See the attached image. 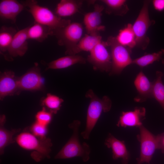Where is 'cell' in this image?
<instances>
[{"label": "cell", "instance_id": "6da1fadb", "mask_svg": "<svg viewBox=\"0 0 164 164\" xmlns=\"http://www.w3.org/2000/svg\"><path fill=\"white\" fill-rule=\"evenodd\" d=\"M15 142L22 148L32 151L31 157L39 162L46 158H50L53 144L51 139L36 137L25 129L14 138Z\"/></svg>", "mask_w": 164, "mask_h": 164}, {"label": "cell", "instance_id": "7a4b0ae2", "mask_svg": "<svg viewBox=\"0 0 164 164\" xmlns=\"http://www.w3.org/2000/svg\"><path fill=\"white\" fill-rule=\"evenodd\" d=\"M81 122L74 120L69 124V127L73 131L72 135L69 140L55 156L54 159H68L75 157H81L83 161L86 162L90 159L91 148L87 143H81L79 137V128Z\"/></svg>", "mask_w": 164, "mask_h": 164}, {"label": "cell", "instance_id": "7402d4cb", "mask_svg": "<svg viewBox=\"0 0 164 164\" xmlns=\"http://www.w3.org/2000/svg\"><path fill=\"white\" fill-rule=\"evenodd\" d=\"M101 2L106 6L105 11L108 15L123 16L125 15L129 9L125 0H102Z\"/></svg>", "mask_w": 164, "mask_h": 164}, {"label": "cell", "instance_id": "4dcf8cb0", "mask_svg": "<svg viewBox=\"0 0 164 164\" xmlns=\"http://www.w3.org/2000/svg\"><path fill=\"white\" fill-rule=\"evenodd\" d=\"M152 2L153 7L155 10L159 12L164 10V0H154Z\"/></svg>", "mask_w": 164, "mask_h": 164}, {"label": "cell", "instance_id": "f546056e", "mask_svg": "<svg viewBox=\"0 0 164 164\" xmlns=\"http://www.w3.org/2000/svg\"><path fill=\"white\" fill-rule=\"evenodd\" d=\"M53 114L43 108L42 109L38 112L35 118L36 121L47 126L51 122Z\"/></svg>", "mask_w": 164, "mask_h": 164}, {"label": "cell", "instance_id": "30bf717a", "mask_svg": "<svg viewBox=\"0 0 164 164\" xmlns=\"http://www.w3.org/2000/svg\"><path fill=\"white\" fill-rule=\"evenodd\" d=\"M104 9L102 5L95 4L93 11L86 13L83 22L87 34L100 35V32L105 30V26L101 25L102 12Z\"/></svg>", "mask_w": 164, "mask_h": 164}, {"label": "cell", "instance_id": "484cf974", "mask_svg": "<svg viewBox=\"0 0 164 164\" xmlns=\"http://www.w3.org/2000/svg\"><path fill=\"white\" fill-rule=\"evenodd\" d=\"M163 75L161 71L156 72V78L153 82L152 96L164 111V85L162 81Z\"/></svg>", "mask_w": 164, "mask_h": 164}, {"label": "cell", "instance_id": "f1b7e54d", "mask_svg": "<svg viewBox=\"0 0 164 164\" xmlns=\"http://www.w3.org/2000/svg\"><path fill=\"white\" fill-rule=\"evenodd\" d=\"M27 130L37 137L43 138L46 137L48 131L47 126L35 121Z\"/></svg>", "mask_w": 164, "mask_h": 164}, {"label": "cell", "instance_id": "8992f818", "mask_svg": "<svg viewBox=\"0 0 164 164\" xmlns=\"http://www.w3.org/2000/svg\"><path fill=\"white\" fill-rule=\"evenodd\" d=\"M105 42L111 51V67L109 74H119L125 68L132 64L133 60L130 56L131 50L120 44L116 37L110 36Z\"/></svg>", "mask_w": 164, "mask_h": 164}, {"label": "cell", "instance_id": "cb8c5ba5", "mask_svg": "<svg viewBox=\"0 0 164 164\" xmlns=\"http://www.w3.org/2000/svg\"><path fill=\"white\" fill-rule=\"evenodd\" d=\"M102 37L100 35H93L86 34L82 38L76 48L74 54L82 51H92L96 46L102 41Z\"/></svg>", "mask_w": 164, "mask_h": 164}, {"label": "cell", "instance_id": "e0dca14e", "mask_svg": "<svg viewBox=\"0 0 164 164\" xmlns=\"http://www.w3.org/2000/svg\"><path fill=\"white\" fill-rule=\"evenodd\" d=\"M25 8L24 5L17 0H0V18L2 19L10 20L15 23L17 16Z\"/></svg>", "mask_w": 164, "mask_h": 164}, {"label": "cell", "instance_id": "83f0119b", "mask_svg": "<svg viewBox=\"0 0 164 164\" xmlns=\"http://www.w3.org/2000/svg\"><path fill=\"white\" fill-rule=\"evenodd\" d=\"M164 56V49L157 52L145 55L133 60L132 64H135L141 67H144L156 61L162 59Z\"/></svg>", "mask_w": 164, "mask_h": 164}, {"label": "cell", "instance_id": "5bb4252c", "mask_svg": "<svg viewBox=\"0 0 164 164\" xmlns=\"http://www.w3.org/2000/svg\"><path fill=\"white\" fill-rule=\"evenodd\" d=\"M18 78L11 71H6L2 73L0 79L1 100L7 96L18 94L20 91L19 87Z\"/></svg>", "mask_w": 164, "mask_h": 164}, {"label": "cell", "instance_id": "d4e9b609", "mask_svg": "<svg viewBox=\"0 0 164 164\" xmlns=\"http://www.w3.org/2000/svg\"><path fill=\"white\" fill-rule=\"evenodd\" d=\"M17 31L14 28L5 26L0 29V51L3 54L7 52L13 38Z\"/></svg>", "mask_w": 164, "mask_h": 164}, {"label": "cell", "instance_id": "4fadbf2b", "mask_svg": "<svg viewBox=\"0 0 164 164\" xmlns=\"http://www.w3.org/2000/svg\"><path fill=\"white\" fill-rule=\"evenodd\" d=\"M105 145L112 152V157L114 160L121 159L122 164H128L130 154L124 141L118 139L109 133L104 141Z\"/></svg>", "mask_w": 164, "mask_h": 164}, {"label": "cell", "instance_id": "2e32d148", "mask_svg": "<svg viewBox=\"0 0 164 164\" xmlns=\"http://www.w3.org/2000/svg\"><path fill=\"white\" fill-rule=\"evenodd\" d=\"M28 27L17 31L7 52L11 57L24 55L28 49L27 31Z\"/></svg>", "mask_w": 164, "mask_h": 164}, {"label": "cell", "instance_id": "ffe728a7", "mask_svg": "<svg viewBox=\"0 0 164 164\" xmlns=\"http://www.w3.org/2000/svg\"><path fill=\"white\" fill-rule=\"evenodd\" d=\"M6 122V118L4 115H2L0 118V153L2 155L4 153L5 148L11 144L15 142L13 136L19 132L20 128L12 129L11 130L7 129L4 127Z\"/></svg>", "mask_w": 164, "mask_h": 164}, {"label": "cell", "instance_id": "9c48e42d", "mask_svg": "<svg viewBox=\"0 0 164 164\" xmlns=\"http://www.w3.org/2000/svg\"><path fill=\"white\" fill-rule=\"evenodd\" d=\"M107 46L106 42L102 41L90 52L87 60L92 65L94 70L110 72L111 59Z\"/></svg>", "mask_w": 164, "mask_h": 164}, {"label": "cell", "instance_id": "ac0fdd59", "mask_svg": "<svg viewBox=\"0 0 164 164\" xmlns=\"http://www.w3.org/2000/svg\"><path fill=\"white\" fill-rule=\"evenodd\" d=\"M82 4L81 0H61L57 5L55 14L61 18L71 16L79 11Z\"/></svg>", "mask_w": 164, "mask_h": 164}, {"label": "cell", "instance_id": "ba28073f", "mask_svg": "<svg viewBox=\"0 0 164 164\" xmlns=\"http://www.w3.org/2000/svg\"><path fill=\"white\" fill-rule=\"evenodd\" d=\"M138 128L139 133L137 138L140 143V150L139 155L136 159L137 164H149L156 150L159 149L157 135H154L143 125Z\"/></svg>", "mask_w": 164, "mask_h": 164}, {"label": "cell", "instance_id": "7c38bea8", "mask_svg": "<svg viewBox=\"0 0 164 164\" xmlns=\"http://www.w3.org/2000/svg\"><path fill=\"white\" fill-rule=\"evenodd\" d=\"M146 110L143 107H136L134 110L122 111L116 124L118 127H139L143 125L145 118Z\"/></svg>", "mask_w": 164, "mask_h": 164}, {"label": "cell", "instance_id": "5b68a950", "mask_svg": "<svg viewBox=\"0 0 164 164\" xmlns=\"http://www.w3.org/2000/svg\"><path fill=\"white\" fill-rule=\"evenodd\" d=\"M83 32L81 24L70 22L63 27L52 31L51 36L56 37L59 45L65 47L66 54L73 55L76 46L82 38Z\"/></svg>", "mask_w": 164, "mask_h": 164}, {"label": "cell", "instance_id": "9a60e30c", "mask_svg": "<svg viewBox=\"0 0 164 164\" xmlns=\"http://www.w3.org/2000/svg\"><path fill=\"white\" fill-rule=\"evenodd\" d=\"M134 84L138 93L134 98L135 102H142L153 98V82L149 80L142 71H140L136 76Z\"/></svg>", "mask_w": 164, "mask_h": 164}, {"label": "cell", "instance_id": "52a82bcc", "mask_svg": "<svg viewBox=\"0 0 164 164\" xmlns=\"http://www.w3.org/2000/svg\"><path fill=\"white\" fill-rule=\"evenodd\" d=\"M150 2L149 0L143 2L142 7L132 25L136 46L144 50L147 47L150 42V39L147 36V31L155 22L154 20H151L149 17V7Z\"/></svg>", "mask_w": 164, "mask_h": 164}, {"label": "cell", "instance_id": "d6986e66", "mask_svg": "<svg viewBox=\"0 0 164 164\" xmlns=\"http://www.w3.org/2000/svg\"><path fill=\"white\" fill-rule=\"evenodd\" d=\"M86 59L77 55H68L49 63L47 69H59L65 68L77 63L85 64Z\"/></svg>", "mask_w": 164, "mask_h": 164}, {"label": "cell", "instance_id": "3957f363", "mask_svg": "<svg viewBox=\"0 0 164 164\" xmlns=\"http://www.w3.org/2000/svg\"><path fill=\"white\" fill-rule=\"evenodd\" d=\"M85 97L90 98V101L87 110L85 129L80 135L84 139L88 140L102 113L107 112L111 110L112 101L107 96L101 99L99 98L91 89L87 91Z\"/></svg>", "mask_w": 164, "mask_h": 164}, {"label": "cell", "instance_id": "1f68e13d", "mask_svg": "<svg viewBox=\"0 0 164 164\" xmlns=\"http://www.w3.org/2000/svg\"><path fill=\"white\" fill-rule=\"evenodd\" d=\"M157 137L158 141V149L164 154V133L159 134Z\"/></svg>", "mask_w": 164, "mask_h": 164}, {"label": "cell", "instance_id": "4316f807", "mask_svg": "<svg viewBox=\"0 0 164 164\" xmlns=\"http://www.w3.org/2000/svg\"><path fill=\"white\" fill-rule=\"evenodd\" d=\"M63 100L56 95L49 93L43 98L41 103L43 108L52 114H56L62 106Z\"/></svg>", "mask_w": 164, "mask_h": 164}, {"label": "cell", "instance_id": "44dd1931", "mask_svg": "<svg viewBox=\"0 0 164 164\" xmlns=\"http://www.w3.org/2000/svg\"><path fill=\"white\" fill-rule=\"evenodd\" d=\"M51 30L48 27L34 22L28 26L27 31L28 39H31L41 43L51 34Z\"/></svg>", "mask_w": 164, "mask_h": 164}, {"label": "cell", "instance_id": "277c9868", "mask_svg": "<svg viewBox=\"0 0 164 164\" xmlns=\"http://www.w3.org/2000/svg\"><path fill=\"white\" fill-rule=\"evenodd\" d=\"M26 10L32 16L34 22L46 26L51 31L63 27L71 21L57 16L48 8L39 5L34 0H27L21 2Z\"/></svg>", "mask_w": 164, "mask_h": 164}, {"label": "cell", "instance_id": "603a6c76", "mask_svg": "<svg viewBox=\"0 0 164 164\" xmlns=\"http://www.w3.org/2000/svg\"><path fill=\"white\" fill-rule=\"evenodd\" d=\"M116 38L120 44L131 50L136 46L135 35L130 23L120 30Z\"/></svg>", "mask_w": 164, "mask_h": 164}, {"label": "cell", "instance_id": "8fae6325", "mask_svg": "<svg viewBox=\"0 0 164 164\" xmlns=\"http://www.w3.org/2000/svg\"><path fill=\"white\" fill-rule=\"evenodd\" d=\"M18 85L20 91L42 89L43 87V84L40 70L38 65H35L19 78Z\"/></svg>", "mask_w": 164, "mask_h": 164}, {"label": "cell", "instance_id": "d6a6232c", "mask_svg": "<svg viewBox=\"0 0 164 164\" xmlns=\"http://www.w3.org/2000/svg\"><path fill=\"white\" fill-rule=\"evenodd\" d=\"M162 63L164 65V58L162 59L161 60Z\"/></svg>", "mask_w": 164, "mask_h": 164}]
</instances>
